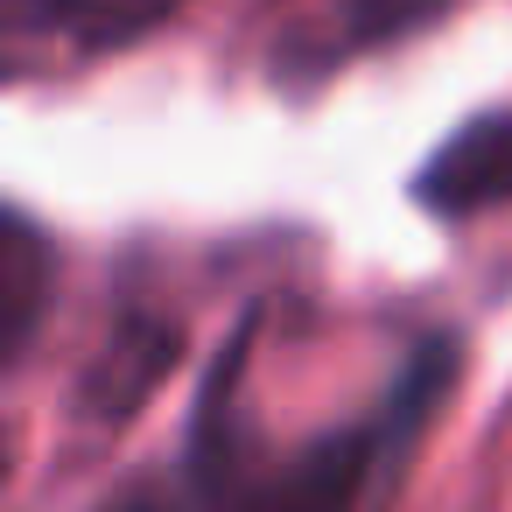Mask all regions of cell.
Wrapping results in <instances>:
<instances>
[{
    "instance_id": "7",
    "label": "cell",
    "mask_w": 512,
    "mask_h": 512,
    "mask_svg": "<svg viewBox=\"0 0 512 512\" xmlns=\"http://www.w3.org/2000/svg\"><path fill=\"white\" fill-rule=\"evenodd\" d=\"M106 512H183V505H169L162 491H127L120 505H106Z\"/></svg>"
},
{
    "instance_id": "2",
    "label": "cell",
    "mask_w": 512,
    "mask_h": 512,
    "mask_svg": "<svg viewBox=\"0 0 512 512\" xmlns=\"http://www.w3.org/2000/svg\"><path fill=\"white\" fill-rule=\"evenodd\" d=\"M414 204L435 218H477L491 204H512V113L463 120L414 176Z\"/></svg>"
},
{
    "instance_id": "1",
    "label": "cell",
    "mask_w": 512,
    "mask_h": 512,
    "mask_svg": "<svg viewBox=\"0 0 512 512\" xmlns=\"http://www.w3.org/2000/svg\"><path fill=\"white\" fill-rule=\"evenodd\" d=\"M246 344H253V323L218 351V365L204 379V400L190 421V456H183L190 512H372L379 491L393 484V470L407 463V449L421 442L428 414L456 386V344L428 337V344H414L393 393L365 421L330 428L288 456H267L239 407Z\"/></svg>"
},
{
    "instance_id": "3",
    "label": "cell",
    "mask_w": 512,
    "mask_h": 512,
    "mask_svg": "<svg viewBox=\"0 0 512 512\" xmlns=\"http://www.w3.org/2000/svg\"><path fill=\"white\" fill-rule=\"evenodd\" d=\"M176 351H183V330H176V323H162V316H120L113 344L92 358V372H85V386H78L85 414H92V421H127V414L169 379Z\"/></svg>"
},
{
    "instance_id": "6",
    "label": "cell",
    "mask_w": 512,
    "mask_h": 512,
    "mask_svg": "<svg viewBox=\"0 0 512 512\" xmlns=\"http://www.w3.org/2000/svg\"><path fill=\"white\" fill-rule=\"evenodd\" d=\"M43 8H50V22H71V29H85L92 43H106V36L141 29L162 0H43Z\"/></svg>"
},
{
    "instance_id": "5",
    "label": "cell",
    "mask_w": 512,
    "mask_h": 512,
    "mask_svg": "<svg viewBox=\"0 0 512 512\" xmlns=\"http://www.w3.org/2000/svg\"><path fill=\"white\" fill-rule=\"evenodd\" d=\"M456 0H344V43L372 50V43H407L421 29H435Z\"/></svg>"
},
{
    "instance_id": "4",
    "label": "cell",
    "mask_w": 512,
    "mask_h": 512,
    "mask_svg": "<svg viewBox=\"0 0 512 512\" xmlns=\"http://www.w3.org/2000/svg\"><path fill=\"white\" fill-rule=\"evenodd\" d=\"M57 295V253L29 211L0 218V358L22 365Z\"/></svg>"
}]
</instances>
